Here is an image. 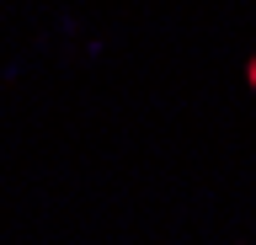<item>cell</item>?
<instances>
[{"mask_svg": "<svg viewBox=\"0 0 256 245\" xmlns=\"http://www.w3.org/2000/svg\"><path fill=\"white\" fill-rule=\"evenodd\" d=\"M246 80H251V85H256V59H251V64H246Z\"/></svg>", "mask_w": 256, "mask_h": 245, "instance_id": "6da1fadb", "label": "cell"}]
</instances>
